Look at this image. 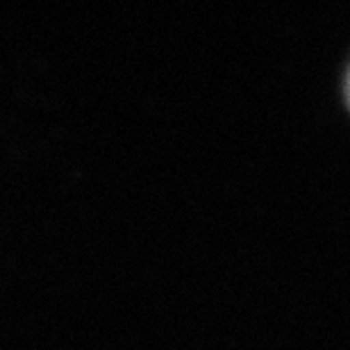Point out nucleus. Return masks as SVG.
<instances>
[{"label":"nucleus","instance_id":"nucleus-1","mask_svg":"<svg viewBox=\"0 0 350 350\" xmlns=\"http://www.w3.org/2000/svg\"><path fill=\"white\" fill-rule=\"evenodd\" d=\"M348 100H350V71H348Z\"/></svg>","mask_w":350,"mask_h":350}]
</instances>
